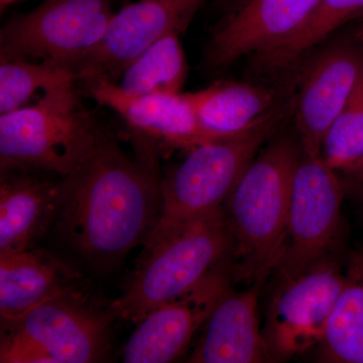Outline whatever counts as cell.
<instances>
[{
    "label": "cell",
    "instance_id": "obj_1",
    "mask_svg": "<svg viewBox=\"0 0 363 363\" xmlns=\"http://www.w3.org/2000/svg\"><path fill=\"white\" fill-rule=\"evenodd\" d=\"M162 181L102 135L89 156L61 182L60 231L92 266H116L145 245L160 219Z\"/></svg>",
    "mask_w": 363,
    "mask_h": 363
},
{
    "label": "cell",
    "instance_id": "obj_2",
    "mask_svg": "<svg viewBox=\"0 0 363 363\" xmlns=\"http://www.w3.org/2000/svg\"><path fill=\"white\" fill-rule=\"evenodd\" d=\"M301 157L298 138L278 136L255 157L224 203L233 279L260 286L276 271Z\"/></svg>",
    "mask_w": 363,
    "mask_h": 363
},
{
    "label": "cell",
    "instance_id": "obj_3",
    "mask_svg": "<svg viewBox=\"0 0 363 363\" xmlns=\"http://www.w3.org/2000/svg\"><path fill=\"white\" fill-rule=\"evenodd\" d=\"M231 260L233 241L222 207L145 245L125 291L112 302L111 311L138 324L214 272L230 269Z\"/></svg>",
    "mask_w": 363,
    "mask_h": 363
},
{
    "label": "cell",
    "instance_id": "obj_4",
    "mask_svg": "<svg viewBox=\"0 0 363 363\" xmlns=\"http://www.w3.org/2000/svg\"><path fill=\"white\" fill-rule=\"evenodd\" d=\"M292 109L293 102L279 104L250 130L189 150L162 181L161 215L143 245L221 209L262 145Z\"/></svg>",
    "mask_w": 363,
    "mask_h": 363
},
{
    "label": "cell",
    "instance_id": "obj_5",
    "mask_svg": "<svg viewBox=\"0 0 363 363\" xmlns=\"http://www.w3.org/2000/svg\"><path fill=\"white\" fill-rule=\"evenodd\" d=\"M69 81L45 91L35 104L0 114L1 172L35 168L66 178L104 135Z\"/></svg>",
    "mask_w": 363,
    "mask_h": 363
},
{
    "label": "cell",
    "instance_id": "obj_6",
    "mask_svg": "<svg viewBox=\"0 0 363 363\" xmlns=\"http://www.w3.org/2000/svg\"><path fill=\"white\" fill-rule=\"evenodd\" d=\"M112 0H43L0 30V58L49 60L72 71L104 39Z\"/></svg>",
    "mask_w": 363,
    "mask_h": 363
},
{
    "label": "cell",
    "instance_id": "obj_7",
    "mask_svg": "<svg viewBox=\"0 0 363 363\" xmlns=\"http://www.w3.org/2000/svg\"><path fill=\"white\" fill-rule=\"evenodd\" d=\"M342 182L319 157L302 154L294 178L278 278H289L330 257L342 226Z\"/></svg>",
    "mask_w": 363,
    "mask_h": 363
},
{
    "label": "cell",
    "instance_id": "obj_8",
    "mask_svg": "<svg viewBox=\"0 0 363 363\" xmlns=\"http://www.w3.org/2000/svg\"><path fill=\"white\" fill-rule=\"evenodd\" d=\"M343 281L344 271L331 257L279 279L262 330L272 362L289 359L321 343Z\"/></svg>",
    "mask_w": 363,
    "mask_h": 363
},
{
    "label": "cell",
    "instance_id": "obj_9",
    "mask_svg": "<svg viewBox=\"0 0 363 363\" xmlns=\"http://www.w3.org/2000/svg\"><path fill=\"white\" fill-rule=\"evenodd\" d=\"M206 0H138L114 13L104 39L72 68L76 80L114 81L169 33H184Z\"/></svg>",
    "mask_w": 363,
    "mask_h": 363
},
{
    "label": "cell",
    "instance_id": "obj_10",
    "mask_svg": "<svg viewBox=\"0 0 363 363\" xmlns=\"http://www.w3.org/2000/svg\"><path fill=\"white\" fill-rule=\"evenodd\" d=\"M1 326L30 338L54 363L101 362L111 350L109 317L93 309L74 289L21 316L1 320Z\"/></svg>",
    "mask_w": 363,
    "mask_h": 363
},
{
    "label": "cell",
    "instance_id": "obj_11",
    "mask_svg": "<svg viewBox=\"0 0 363 363\" xmlns=\"http://www.w3.org/2000/svg\"><path fill=\"white\" fill-rule=\"evenodd\" d=\"M363 74V45L337 43L306 64L293 100L296 135L302 154L321 156L325 135Z\"/></svg>",
    "mask_w": 363,
    "mask_h": 363
},
{
    "label": "cell",
    "instance_id": "obj_12",
    "mask_svg": "<svg viewBox=\"0 0 363 363\" xmlns=\"http://www.w3.org/2000/svg\"><path fill=\"white\" fill-rule=\"evenodd\" d=\"M230 269L214 272L182 297L156 308L138 322L123 350L126 363L174 362L188 350L219 301L230 289Z\"/></svg>",
    "mask_w": 363,
    "mask_h": 363
},
{
    "label": "cell",
    "instance_id": "obj_13",
    "mask_svg": "<svg viewBox=\"0 0 363 363\" xmlns=\"http://www.w3.org/2000/svg\"><path fill=\"white\" fill-rule=\"evenodd\" d=\"M319 0H245L215 26L203 64L218 71L236 61L262 56L300 30Z\"/></svg>",
    "mask_w": 363,
    "mask_h": 363
},
{
    "label": "cell",
    "instance_id": "obj_14",
    "mask_svg": "<svg viewBox=\"0 0 363 363\" xmlns=\"http://www.w3.org/2000/svg\"><path fill=\"white\" fill-rule=\"evenodd\" d=\"M82 82L98 105L116 112L135 133L166 147L189 152L203 143L218 140L203 130L190 93L130 95L109 79L93 78Z\"/></svg>",
    "mask_w": 363,
    "mask_h": 363
},
{
    "label": "cell",
    "instance_id": "obj_15",
    "mask_svg": "<svg viewBox=\"0 0 363 363\" xmlns=\"http://www.w3.org/2000/svg\"><path fill=\"white\" fill-rule=\"evenodd\" d=\"M259 286L223 296L202 328L189 362H272L259 318Z\"/></svg>",
    "mask_w": 363,
    "mask_h": 363
},
{
    "label": "cell",
    "instance_id": "obj_16",
    "mask_svg": "<svg viewBox=\"0 0 363 363\" xmlns=\"http://www.w3.org/2000/svg\"><path fill=\"white\" fill-rule=\"evenodd\" d=\"M61 183L6 177L0 183V255L23 252L58 214Z\"/></svg>",
    "mask_w": 363,
    "mask_h": 363
},
{
    "label": "cell",
    "instance_id": "obj_17",
    "mask_svg": "<svg viewBox=\"0 0 363 363\" xmlns=\"http://www.w3.org/2000/svg\"><path fill=\"white\" fill-rule=\"evenodd\" d=\"M73 274L59 260L37 250L0 255V315L11 320L74 289Z\"/></svg>",
    "mask_w": 363,
    "mask_h": 363
},
{
    "label": "cell",
    "instance_id": "obj_18",
    "mask_svg": "<svg viewBox=\"0 0 363 363\" xmlns=\"http://www.w3.org/2000/svg\"><path fill=\"white\" fill-rule=\"evenodd\" d=\"M190 96L203 130L216 140L250 130L279 105L269 88L236 81H218Z\"/></svg>",
    "mask_w": 363,
    "mask_h": 363
},
{
    "label": "cell",
    "instance_id": "obj_19",
    "mask_svg": "<svg viewBox=\"0 0 363 363\" xmlns=\"http://www.w3.org/2000/svg\"><path fill=\"white\" fill-rule=\"evenodd\" d=\"M318 359L363 363V252L350 255L342 288L318 345Z\"/></svg>",
    "mask_w": 363,
    "mask_h": 363
},
{
    "label": "cell",
    "instance_id": "obj_20",
    "mask_svg": "<svg viewBox=\"0 0 363 363\" xmlns=\"http://www.w3.org/2000/svg\"><path fill=\"white\" fill-rule=\"evenodd\" d=\"M180 35L169 33L136 57L119 77V87L130 95L182 92L188 64Z\"/></svg>",
    "mask_w": 363,
    "mask_h": 363
},
{
    "label": "cell",
    "instance_id": "obj_21",
    "mask_svg": "<svg viewBox=\"0 0 363 363\" xmlns=\"http://www.w3.org/2000/svg\"><path fill=\"white\" fill-rule=\"evenodd\" d=\"M362 11L363 0H319L297 33L272 51L257 57L260 69L279 71L288 68L339 26L357 18Z\"/></svg>",
    "mask_w": 363,
    "mask_h": 363
},
{
    "label": "cell",
    "instance_id": "obj_22",
    "mask_svg": "<svg viewBox=\"0 0 363 363\" xmlns=\"http://www.w3.org/2000/svg\"><path fill=\"white\" fill-rule=\"evenodd\" d=\"M0 59V114L23 108L39 91L77 82L73 72L49 60Z\"/></svg>",
    "mask_w": 363,
    "mask_h": 363
},
{
    "label": "cell",
    "instance_id": "obj_23",
    "mask_svg": "<svg viewBox=\"0 0 363 363\" xmlns=\"http://www.w3.org/2000/svg\"><path fill=\"white\" fill-rule=\"evenodd\" d=\"M336 172L358 175L363 169V74L325 135L321 152Z\"/></svg>",
    "mask_w": 363,
    "mask_h": 363
},
{
    "label": "cell",
    "instance_id": "obj_24",
    "mask_svg": "<svg viewBox=\"0 0 363 363\" xmlns=\"http://www.w3.org/2000/svg\"><path fill=\"white\" fill-rule=\"evenodd\" d=\"M1 330L0 362L54 363L52 358L30 338L9 329Z\"/></svg>",
    "mask_w": 363,
    "mask_h": 363
},
{
    "label": "cell",
    "instance_id": "obj_25",
    "mask_svg": "<svg viewBox=\"0 0 363 363\" xmlns=\"http://www.w3.org/2000/svg\"><path fill=\"white\" fill-rule=\"evenodd\" d=\"M21 1V0H0V9L1 11H4L6 7L11 6V4H16V2Z\"/></svg>",
    "mask_w": 363,
    "mask_h": 363
},
{
    "label": "cell",
    "instance_id": "obj_26",
    "mask_svg": "<svg viewBox=\"0 0 363 363\" xmlns=\"http://www.w3.org/2000/svg\"><path fill=\"white\" fill-rule=\"evenodd\" d=\"M358 178H359L360 184H362V197H363V169L362 171L360 172L359 174L357 175Z\"/></svg>",
    "mask_w": 363,
    "mask_h": 363
},
{
    "label": "cell",
    "instance_id": "obj_27",
    "mask_svg": "<svg viewBox=\"0 0 363 363\" xmlns=\"http://www.w3.org/2000/svg\"><path fill=\"white\" fill-rule=\"evenodd\" d=\"M357 18H363V11H362V13L358 14V16H357Z\"/></svg>",
    "mask_w": 363,
    "mask_h": 363
}]
</instances>
